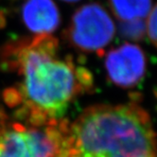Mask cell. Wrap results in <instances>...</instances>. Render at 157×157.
<instances>
[{
    "mask_svg": "<svg viewBox=\"0 0 157 157\" xmlns=\"http://www.w3.org/2000/svg\"><path fill=\"white\" fill-rule=\"evenodd\" d=\"M146 56L136 44L126 43L110 50L105 58V68L114 84L131 88L138 84L146 72Z\"/></svg>",
    "mask_w": 157,
    "mask_h": 157,
    "instance_id": "obj_5",
    "label": "cell"
},
{
    "mask_svg": "<svg viewBox=\"0 0 157 157\" xmlns=\"http://www.w3.org/2000/svg\"><path fill=\"white\" fill-rule=\"evenodd\" d=\"M106 157H127V156H122V155H117V156H106Z\"/></svg>",
    "mask_w": 157,
    "mask_h": 157,
    "instance_id": "obj_12",
    "label": "cell"
},
{
    "mask_svg": "<svg viewBox=\"0 0 157 157\" xmlns=\"http://www.w3.org/2000/svg\"><path fill=\"white\" fill-rule=\"evenodd\" d=\"M120 31L127 38L139 40L146 33V23L142 19L125 21L120 28Z\"/></svg>",
    "mask_w": 157,
    "mask_h": 157,
    "instance_id": "obj_8",
    "label": "cell"
},
{
    "mask_svg": "<svg viewBox=\"0 0 157 157\" xmlns=\"http://www.w3.org/2000/svg\"><path fill=\"white\" fill-rule=\"evenodd\" d=\"M141 157H155V154H151V155H145V156H141Z\"/></svg>",
    "mask_w": 157,
    "mask_h": 157,
    "instance_id": "obj_11",
    "label": "cell"
},
{
    "mask_svg": "<svg viewBox=\"0 0 157 157\" xmlns=\"http://www.w3.org/2000/svg\"><path fill=\"white\" fill-rule=\"evenodd\" d=\"M114 22L105 9L97 3L86 4L74 13L67 37L73 46L86 52H99L115 35Z\"/></svg>",
    "mask_w": 157,
    "mask_h": 157,
    "instance_id": "obj_4",
    "label": "cell"
},
{
    "mask_svg": "<svg viewBox=\"0 0 157 157\" xmlns=\"http://www.w3.org/2000/svg\"><path fill=\"white\" fill-rule=\"evenodd\" d=\"M67 157H141L155 154L150 116L136 103L86 109L67 133Z\"/></svg>",
    "mask_w": 157,
    "mask_h": 157,
    "instance_id": "obj_2",
    "label": "cell"
},
{
    "mask_svg": "<svg viewBox=\"0 0 157 157\" xmlns=\"http://www.w3.org/2000/svg\"><path fill=\"white\" fill-rule=\"evenodd\" d=\"M58 40L37 35L9 44L0 54V64L18 73V89L6 93L10 105L23 104L20 117L30 124L60 119L73 99L91 86L89 72L77 68L69 58L57 56Z\"/></svg>",
    "mask_w": 157,
    "mask_h": 157,
    "instance_id": "obj_1",
    "label": "cell"
},
{
    "mask_svg": "<svg viewBox=\"0 0 157 157\" xmlns=\"http://www.w3.org/2000/svg\"><path fill=\"white\" fill-rule=\"evenodd\" d=\"M156 7L153 6L148 15V21L146 23V32L148 33V36L153 46L156 44Z\"/></svg>",
    "mask_w": 157,
    "mask_h": 157,
    "instance_id": "obj_9",
    "label": "cell"
},
{
    "mask_svg": "<svg viewBox=\"0 0 157 157\" xmlns=\"http://www.w3.org/2000/svg\"><path fill=\"white\" fill-rule=\"evenodd\" d=\"M63 1H65V2H69V3H72V2H77V1H80V0H63Z\"/></svg>",
    "mask_w": 157,
    "mask_h": 157,
    "instance_id": "obj_10",
    "label": "cell"
},
{
    "mask_svg": "<svg viewBox=\"0 0 157 157\" xmlns=\"http://www.w3.org/2000/svg\"><path fill=\"white\" fill-rule=\"evenodd\" d=\"M116 16L122 21L143 19L152 9L151 0H110Z\"/></svg>",
    "mask_w": 157,
    "mask_h": 157,
    "instance_id": "obj_7",
    "label": "cell"
},
{
    "mask_svg": "<svg viewBox=\"0 0 157 157\" xmlns=\"http://www.w3.org/2000/svg\"><path fill=\"white\" fill-rule=\"evenodd\" d=\"M21 18L26 28L38 35H50L60 24L59 10L53 0H24Z\"/></svg>",
    "mask_w": 157,
    "mask_h": 157,
    "instance_id": "obj_6",
    "label": "cell"
},
{
    "mask_svg": "<svg viewBox=\"0 0 157 157\" xmlns=\"http://www.w3.org/2000/svg\"><path fill=\"white\" fill-rule=\"evenodd\" d=\"M68 124H22L0 117V157H67Z\"/></svg>",
    "mask_w": 157,
    "mask_h": 157,
    "instance_id": "obj_3",
    "label": "cell"
}]
</instances>
